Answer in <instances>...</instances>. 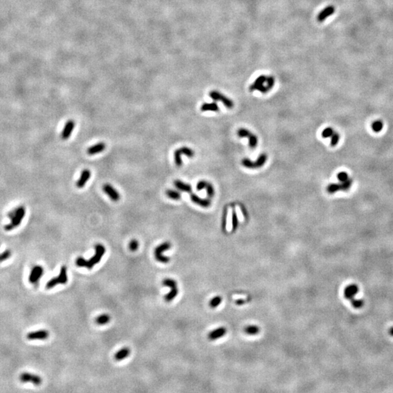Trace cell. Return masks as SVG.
Wrapping results in <instances>:
<instances>
[{"mask_svg": "<svg viewBox=\"0 0 393 393\" xmlns=\"http://www.w3.org/2000/svg\"><path fill=\"white\" fill-rule=\"evenodd\" d=\"M95 249L96 253L93 256L88 260L84 259L82 257H78L76 259V264L80 267H85L87 269H91L95 265L99 263L106 252V248L101 244H97L95 245Z\"/></svg>", "mask_w": 393, "mask_h": 393, "instance_id": "obj_1", "label": "cell"}, {"mask_svg": "<svg viewBox=\"0 0 393 393\" xmlns=\"http://www.w3.org/2000/svg\"><path fill=\"white\" fill-rule=\"evenodd\" d=\"M274 84H275V78L272 76H267L261 75L258 76L253 83L251 84V86L249 87V90L251 92L258 90L262 93H267L272 90Z\"/></svg>", "mask_w": 393, "mask_h": 393, "instance_id": "obj_2", "label": "cell"}, {"mask_svg": "<svg viewBox=\"0 0 393 393\" xmlns=\"http://www.w3.org/2000/svg\"><path fill=\"white\" fill-rule=\"evenodd\" d=\"M358 291H359V288L355 284H351V285H347L344 288V298L351 302L352 307L355 309H360L364 304V301H362V299H354V296L358 293Z\"/></svg>", "mask_w": 393, "mask_h": 393, "instance_id": "obj_3", "label": "cell"}, {"mask_svg": "<svg viewBox=\"0 0 393 393\" xmlns=\"http://www.w3.org/2000/svg\"><path fill=\"white\" fill-rule=\"evenodd\" d=\"M68 282V275H67V268L66 266H62L60 267V273L56 277L52 278L46 284V288L47 289H50L55 287V285H59V284H66Z\"/></svg>", "mask_w": 393, "mask_h": 393, "instance_id": "obj_4", "label": "cell"}, {"mask_svg": "<svg viewBox=\"0 0 393 393\" xmlns=\"http://www.w3.org/2000/svg\"><path fill=\"white\" fill-rule=\"evenodd\" d=\"M13 213V215H12L10 223L7 224L5 227L7 231H10L14 228H16L17 227H18L20 223H21L22 220H23L24 215H25V209H24V207H21L15 210Z\"/></svg>", "mask_w": 393, "mask_h": 393, "instance_id": "obj_5", "label": "cell"}, {"mask_svg": "<svg viewBox=\"0 0 393 393\" xmlns=\"http://www.w3.org/2000/svg\"><path fill=\"white\" fill-rule=\"evenodd\" d=\"M162 285L165 286H168V287L170 288V291L168 294H166L164 297L165 301H172L178 293V286H177L176 281L173 279H170V278H166V279H165L162 281Z\"/></svg>", "mask_w": 393, "mask_h": 393, "instance_id": "obj_6", "label": "cell"}, {"mask_svg": "<svg viewBox=\"0 0 393 393\" xmlns=\"http://www.w3.org/2000/svg\"><path fill=\"white\" fill-rule=\"evenodd\" d=\"M170 247H171V245L169 242H165V243H163L161 244V245H158V246L155 248L154 256L157 261L160 262V263H163V264H167L170 261V258L163 256L162 253L163 251L170 249Z\"/></svg>", "mask_w": 393, "mask_h": 393, "instance_id": "obj_7", "label": "cell"}, {"mask_svg": "<svg viewBox=\"0 0 393 393\" xmlns=\"http://www.w3.org/2000/svg\"><path fill=\"white\" fill-rule=\"evenodd\" d=\"M352 183V180L350 178L344 182L330 183L327 187V191L330 194H334L338 191H347L351 187Z\"/></svg>", "mask_w": 393, "mask_h": 393, "instance_id": "obj_8", "label": "cell"}, {"mask_svg": "<svg viewBox=\"0 0 393 393\" xmlns=\"http://www.w3.org/2000/svg\"><path fill=\"white\" fill-rule=\"evenodd\" d=\"M237 136L239 138H248L249 139L250 148L254 149L258 144V138L255 134L245 128H240L237 130Z\"/></svg>", "mask_w": 393, "mask_h": 393, "instance_id": "obj_9", "label": "cell"}, {"mask_svg": "<svg viewBox=\"0 0 393 393\" xmlns=\"http://www.w3.org/2000/svg\"><path fill=\"white\" fill-rule=\"evenodd\" d=\"M210 97L215 101H221V103L224 105L227 108H231L234 106V103L231 99L225 96L224 95L221 93L220 92L216 91V90H212L210 92Z\"/></svg>", "mask_w": 393, "mask_h": 393, "instance_id": "obj_10", "label": "cell"}, {"mask_svg": "<svg viewBox=\"0 0 393 393\" xmlns=\"http://www.w3.org/2000/svg\"><path fill=\"white\" fill-rule=\"evenodd\" d=\"M19 379L21 382L23 383L30 382V383H32V384H34V385H37V386L40 385L42 382V378L40 377V376L35 374H30V373H23V374L20 376Z\"/></svg>", "mask_w": 393, "mask_h": 393, "instance_id": "obj_11", "label": "cell"}, {"mask_svg": "<svg viewBox=\"0 0 393 393\" xmlns=\"http://www.w3.org/2000/svg\"><path fill=\"white\" fill-rule=\"evenodd\" d=\"M44 269L41 266H35L33 269H31V273H30L29 280L31 283H36L39 281V280L42 277L43 275Z\"/></svg>", "mask_w": 393, "mask_h": 393, "instance_id": "obj_12", "label": "cell"}, {"mask_svg": "<svg viewBox=\"0 0 393 393\" xmlns=\"http://www.w3.org/2000/svg\"><path fill=\"white\" fill-rule=\"evenodd\" d=\"M103 190L106 194L109 197V198L112 199V200L114 201V202H117L118 201L119 199L120 198V195L119 193L117 192V191L113 187L112 185H110L109 183H106V184L104 185L103 186Z\"/></svg>", "mask_w": 393, "mask_h": 393, "instance_id": "obj_13", "label": "cell"}, {"mask_svg": "<svg viewBox=\"0 0 393 393\" xmlns=\"http://www.w3.org/2000/svg\"><path fill=\"white\" fill-rule=\"evenodd\" d=\"M29 340H45L49 337V333L46 330H39L37 331L30 332L26 336Z\"/></svg>", "mask_w": 393, "mask_h": 393, "instance_id": "obj_14", "label": "cell"}, {"mask_svg": "<svg viewBox=\"0 0 393 393\" xmlns=\"http://www.w3.org/2000/svg\"><path fill=\"white\" fill-rule=\"evenodd\" d=\"M335 10H336L335 7H334L333 5L327 6V7H325L322 11H320V13L319 14H318L317 20L319 22H323L326 18H327L330 17V16L333 15V14L335 13Z\"/></svg>", "mask_w": 393, "mask_h": 393, "instance_id": "obj_15", "label": "cell"}, {"mask_svg": "<svg viewBox=\"0 0 393 393\" xmlns=\"http://www.w3.org/2000/svg\"><path fill=\"white\" fill-rule=\"evenodd\" d=\"M74 127H75V123L73 120H68L67 122H66L65 126H64L63 130L62 131L61 133V138L63 139V140H66L69 138L70 136H71L72 131L74 129Z\"/></svg>", "mask_w": 393, "mask_h": 393, "instance_id": "obj_16", "label": "cell"}, {"mask_svg": "<svg viewBox=\"0 0 393 393\" xmlns=\"http://www.w3.org/2000/svg\"><path fill=\"white\" fill-rule=\"evenodd\" d=\"M90 176H91V173H90L89 170L85 169V170H82L80 178L77 181V182H76V186L78 188H82V187L85 186L86 183L88 182V181L90 178Z\"/></svg>", "mask_w": 393, "mask_h": 393, "instance_id": "obj_17", "label": "cell"}, {"mask_svg": "<svg viewBox=\"0 0 393 393\" xmlns=\"http://www.w3.org/2000/svg\"><path fill=\"white\" fill-rule=\"evenodd\" d=\"M190 198L193 203L203 207H208L211 205V202L209 199H202L195 194H191Z\"/></svg>", "mask_w": 393, "mask_h": 393, "instance_id": "obj_18", "label": "cell"}, {"mask_svg": "<svg viewBox=\"0 0 393 393\" xmlns=\"http://www.w3.org/2000/svg\"><path fill=\"white\" fill-rule=\"evenodd\" d=\"M227 334V328L224 327L218 328L216 329L212 330L208 334V338L211 340H215L218 338H220Z\"/></svg>", "mask_w": 393, "mask_h": 393, "instance_id": "obj_19", "label": "cell"}, {"mask_svg": "<svg viewBox=\"0 0 393 393\" xmlns=\"http://www.w3.org/2000/svg\"><path fill=\"white\" fill-rule=\"evenodd\" d=\"M106 149V144L103 142H100L98 143V144L93 145V146L89 147L88 149V154L90 155H94L96 154H98V153L104 152Z\"/></svg>", "mask_w": 393, "mask_h": 393, "instance_id": "obj_20", "label": "cell"}, {"mask_svg": "<svg viewBox=\"0 0 393 393\" xmlns=\"http://www.w3.org/2000/svg\"><path fill=\"white\" fill-rule=\"evenodd\" d=\"M174 185L177 189L179 190L185 191V192L191 193L192 191V187L189 183H184L180 180H176L174 181Z\"/></svg>", "mask_w": 393, "mask_h": 393, "instance_id": "obj_21", "label": "cell"}, {"mask_svg": "<svg viewBox=\"0 0 393 393\" xmlns=\"http://www.w3.org/2000/svg\"><path fill=\"white\" fill-rule=\"evenodd\" d=\"M130 349L128 347H125L121 349L120 350L117 352V353L114 354V359H115L117 361H120V360H124L125 358H126L127 357H128L130 355Z\"/></svg>", "mask_w": 393, "mask_h": 393, "instance_id": "obj_22", "label": "cell"}, {"mask_svg": "<svg viewBox=\"0 0 393 393\" xmlns=\"http://www.w3.org/2000/svg\"><path fill=\"white\" fill-rule=\"evenodd\" d=\"M200 110L202 112H208V111H211V112H218L219 110V106L216 103L213 102V103H210V104H207V103H205L203 104L200 107Z\"/></svg>", "mask_w": 393, "mask_h": 393, "instance_id": "obj_23", "label": "cell"}, {"mask_svg": "<svg viewBox=\"0 0 393 393\" xmlns=\"http://www.w3.org/2000/svg\"><path fill=\"white\" fill-rule=\"evenodd\" d=\"M267 160V156L266 154H261L258 157L256 161L253 162V169L261 168L265 164Z\"/></svg>", "mask_w": 393, "mask_h": 393, "instance_id": "obj_24", "label": "cell"}, {"mask_svg": "<svg viewBox=\"0 0 393 393\" xmlns=\"http://www.w3.org/2000/svg\"><path fill=\"white\" fill-rule=\"evenodd\" d=\"M111 320V317L108 314H102L96 318V322L98 325H106Z\"/></svg>", "mask_w": 393, "mask_h": 393, "instance_id": "obj_25", "label": "cell"}, {"mask_svg": "<svg viewBox=\"0 0 393 393\" xmlns=\"http://www.w3.org/2000/svg\"><path fill=\"white\" fill-rule=\"evenodd\" d=\"M165 194H166L167 197H169V198L175 199V200H178V199H180L181 198V193L178 191L173 190V189H168L166 191V192H165Z\"/></svg>", "mask_w": 393, "mask_h": 393, "instance_id": "obj_26", "label": "cell"}, {"mask_svg": "<svg viewBox=\"0 0 393 393\" xmlns=\"http://www.w3.org/2000/svg\"><path fill=\"white\" fill-rule=\"evenodd\" d=\"M259 331L260 328L255 325H248L245 328V332L247 334H248V335H256V334L259 333Z\"/></svg>", "mask_w": 393, "mask_h": 393, "instance_id": "obj_27", "label": "cell"}, {"mask_svg": "<svg viewBox=\"0 0 393 393\" xmlns=\"http://www.w3.org/2000/svg\"><path fill=\"white\" fill-rule=\"evenodd\" d=\"M181 154H181V151H180V149H176V151H175V152H174L175 163H176V165L178 167H181V165H182V164H183L182 160H181Z\"/></svg>", "mask_w": 393, "mask_h": 393, "instance_id": "obj_28", "label": "cell"}, {"mask_svg": "<svg viewBox=\"0 0 393 393\" xmlns=\"http://www.w3.org/2000/svg\"><path fill=\"white\" fill-rule=\"evenodd\" d=\"M179 149H180V151H181V154H182L186 155V156L188 157H194V151L191 149L189 148V147L183 146V147H181V148H179Z\"/></svg>", "mask_w": 393, "mask_h": 393, "instance_id": "obj_29", "label": "cell"}, {"mask_svg": "<svg viewBox=\"0 0 393 393\" xmlns=\"http://www.w3.org/2000/svg\"><path fill=\"white\" fill-rule=\"evenodd\" d=\"M383 122L381 120H377V121H375L374 122H373L372 124V129L374 132L376 133H379L381 130L383 129Z\"/></svg>", "mask_w": 393, "mask_h": 393, "instance_id": "obj_30", "label": "cell"}, {"mask_svg": "<svg viewBox=\"0 0 393 393\" xmlns=\"http://www.w3.org/2000/svg\"><path fill=\"white\" fill-rule=\"evenodd\" d=\"M221 301H222V298L221 296H215V297L213 298L211 300V301H210V307L211 308L217 307L221 303Z\"/></svg>", "mask_w": 393, "mask_h": 393, "instance_id": "obj_31", "label": "cell"}, {"mask_svg": "<svg viewBox=\"0 0 393 393\" xmlns=\"http://www.w3.org/2000/svg\"><path fill=\"white\" fill-rule=\"evenodd\" d=\"M334 130L331 128H326L325 129H324V130H322L321 136L322 138H329V137H331L332 135L334 134Z\"/></svg>", "mask_w": 393, "mask_h": 393, "instance_id": "obj_32", "label": "cell"}, {"mask_svg": "<svg viewBox=\"0 0 393 393\" xmlns=\"http://www.w3.org/2000/svg\"><path fill=\"white\" fill-rule=\"evenodd\" d=\"M205 189H206L207 196H208L209 198H211V197H213V195H214V193H215L214 187H213V185L211 184V183H207V186L205 187Z\"/></svg>", "mask_w": 393, "mask_h": 393, "instance_id": "obj_33", "label": "cell"}, {"mask_svg": "<svg viewBox=\"0 0 393 393\" xmlns=\"http://www.w3.org/2000/svg\"><path fill=\"white\" fill-rule=\"evenodd\" d=\"M231 222H232V229L233 230H235L237 228V226H238V219H237V215L235 210H233L232 211V220H231Z\"/></svg>", "mask_w": 393, "mask_h": 393, "instance_id": "obj_34", "label": "cell"}, {"mask_svg": "<svg viewBox=\"0 0 393 393\" xmlns=\"http://www.w3.org/2000/svg\"><path fill=\"white\" fill-rule=\"evenodd\" d=\"M338 140H339V135L337 133L334 132V134L331 136V141H330V146H336L337 145Z\"/></svg>", "mask_w": 393, "mask_h": 393, "instance_id": "obj_35", "label": "cell"}, {"mask_svg": "<svg viewBox=\"0 0 393 393\" xmlns=\"http://www.w3.org/2000/svg\"><path fill=\"white\" fill-rule=\"evenodd\" d=\"M337 178L338 180L339 181V182H344V181H347L350 178L348 174L346 172H340L337 175Z\"/></svg>", "mask_w": 393, "mask_h": 393, "instance_id": "obj_36", "label": "cell"}, {"mask_svg": "<svg viewBox=\"0 0 393 393\" xmlns=\"http://www.w3.org/2000/svg\"><path fill=\"white\" fill-rule=\"evenodd\" d=\"M138 248V242L136 239H132L129 243V248L131 251H136Z\"/></svg>", "mask_w": 393, "mask_h": 393, "instance_id": "obj_37", "label": "cell"}, {"mask_svg": "<svg viewBox=\"0 0 393 393\" xmlns=\"http://www.w3.org/2000/svg\"><path fill=\"white\" fill-rule=\"evenodd\" d=\"M11 256V252L10 251H6L4 252L3 253L0 254V262L6 261V260L10 258Z\"/></svg>", "mask_w": 393, "mask_h": 393, "instance_id": "obj_38", "label": "cell"}, {"mask_svg": "<svg viewBox=\"0 0 393 393\" xmlns=\"http://www.w3.org/2000/svg\"><path fill=\"white\" fill-rule=\"evenodd\" d=\"M207 183H208V182H207V181H199L197 184V189L198 191H200L203 189H205V187L207 186Z\"/></svg>", "mask_w": 393, "mask_h": 393, "instance_id": "obj_39", "label": "cell"}, {"mask_svg": "<svg viewBox=\"0 0 393 393\" xmlns=\"http://www.w3.org/2000/svg\"><path fill=\"white\" fill-rule=\"evenodd\" d=\"M226 223H227V212H225L223 217V223H222L223 229H226Z\"/></svg>", "mask_w": 393, "mask_h": 393, "instance_id": "obj_40", "label": "cell"}, {"mask_svg": "<svg viewBox=\"0 0 393 393\" xmlns=\"http://www.w3.org/2000/svg\"><path fill=\"white\" fill-rule=\"evenodd\" d=\"M236 303L238 304V305H240V304H243L245 303V300H244V299H238V300H237Z\"/></svg>", "mask_w": 393, "mask_h": 393, "instance_id": "obj_41", "label": "cell"}, {"mask_svg": "<svg viewBox=\"0 0 393 393\" xmlns=\"http://www.w3.org/2000/svg\"><path fill=\"white\" fill-rule=\"evenodd\" d=\"M389 334L391 336H393V327H391L390 329H389Z\"/></svg>", "mask_w": 393, "mask_h": 393, "instance_id": "obj_42", "label": "cell"}]
</instances>
